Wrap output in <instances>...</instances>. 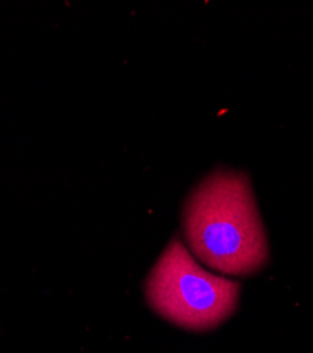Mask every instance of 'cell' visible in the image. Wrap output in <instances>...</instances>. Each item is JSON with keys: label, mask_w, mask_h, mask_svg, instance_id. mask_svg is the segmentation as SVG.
I'll return each instance as SVG.
<instances>
[{"label": "cell", "mask_w": 313, "mask_h": 353, "mask_svg": "<svg viewBox=\"0 0 313 353\" xmlns=\"http://www.w3.org/2000/svg\"><path fill=\"white\" fill-rule=\"evenodd\" d=\"M240 285L202 269L184 243L171 242L146 281V299L164 319L189 331L219 327L237 307Z\"/></svg>", "instance_id": "cell-2"}, {"label": "cell", "mask_w": 313, "mask_h": 353, "mask_svg": "<svg viewBox=\"0 0 313 353\" xmlns=\"http://www.w3.org/2000/svg\"><path fill=\"white\" fill-rule=\"evenodd\" d=\"M192 253L230 276H250L268 263V242L247 176L217 171L199 184L184 210Z\"/></svg>", "instance_id": "cell-1"}]
</instances>
